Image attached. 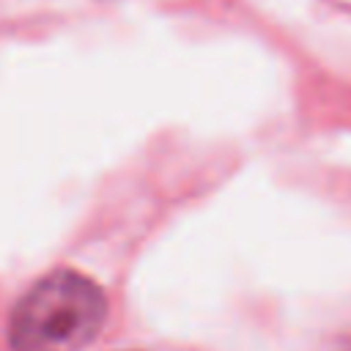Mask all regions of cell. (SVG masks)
<instances>
[{
    "instance_id": "obj_1",
    "label": "cell",
    "mask_w": 351,
    "mask_h": 351,
    "mask_svg": "<svg viewBox=\"0 0 351 351\" xmlns=\"http://www.w3.org/2000/svg\"><path fill=\"white\" fill-rule=\"evenodd\" d=\"M107 318L104 291L80 271L41 277L14 307L11 351H82Z\"/></svg>"
}]
</instances>
